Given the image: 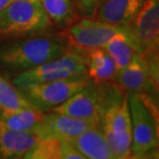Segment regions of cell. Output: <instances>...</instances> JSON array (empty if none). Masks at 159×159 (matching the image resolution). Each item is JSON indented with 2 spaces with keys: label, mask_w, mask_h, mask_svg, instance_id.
I'll return each mask as SVG.
<instances>
[{
  "label": "cell",
  "mask_w": 159,
  "mask_h": 159,
  "mask_svg": "<svg viewBox=\"0 0 159 159\" xmlns=\"http://www.w3.org/2000/svg\"><path fill=\"white\" fill-rule=\"evenodd\" d=\"M70 49L58 35H33L0 48V64L14 71H25L52 61Z\"/></svg>",
  "instance_id": "obj_1"
},
{
  "label": "cell",
  "mask_w": 159,
  "mask_h": 159,
  "mask_svg": "<svg viewBox=\"0 0 159 159\" xmlns=\"http://www.w3.org/2000/svg\"><path fill=\"white\" fill-rule=\"evenodd\" d=\"M52 25L39 0H14L0 11V40L39 35Z\"/></svg>",
  "instance_id": "obj_2"
},
{
  "label": "cell",
  "mask_w": 159,
  "mask_h": 159,
  "mask_svg": "<svg viewBox=\"0 0 159 159\" xmlns=\"http://www.w3.org/2000/svg\"><path fill=\"white\" fill-rule=\"evenodd\" d=\"M131 120V157H147L158 149V112L147 94L127 93Z\"/></svg>",
  "instance_id": "obj_3"
},
{
  "label": "cell",
  "mask_w": 159,
  "mask_h": 159,
  "mask_svg": "<svg viewBox=\"0 0 159 159\" xmlns=\"http://www.w3.org/2000/svg\"><path fill=\"white\" fill-rule=\"evenodd\" d=\"M99 126L115 159L131 157V120L127 93L113 91Z\"/></svg>",
  "instance_id": "obj_4"
},
{
  "label": "cell",
  "mask_w": 159,
  "mask_h": 159,
  "mask_svg": "<svg viewBox=\"0 0 159 159\" xmlns=\"http://www.w3.org/2000/svg\"><path fill=\"white\" fill-rule=\"evenodd\" d=\"M81 77H87L85 54L70 48L59 58L20 72L14 79V85L19 86Z\"/></svg>",
  "instance_id": "obj_5"
},
{
  "label": "cell",
  "mask_w": 159,
  "mask_h": 159,
  "mask_svg": "<svg viewBox=\"0 0 159 159\" xmlns=\"http://www.w3.org/2000/svg\"><path fill=\"white\" fill-rule=\"evenodd\" d=\"M103 85L90 82L82 90L78 91L67 100L49 112L82 119L95 125H99L113 93V91L107 93Z\"/></svg>",
  "instance_id": "obj_6"
},
{
  "label": "cell",
  "mask_w": 159,
  "mask_h": 159,
  "mask_svg": "<svg viewBox=\"0 0 159 159\" xmlns=\"http://www.w3.org/2000/svg\"><path fill=\"white\" fill-rule=\"evenodd\" d=\"M122 29L123 26H114L95 18L79 17L57 35L69 48L85 54L92 49L103 48L114 34Z\"/></svg>",
  "instance_id": "obj_7"
},
{
  "label": "cell",
  "mask_w": 159,
  "mask_h": 159,
  "mask_svg": "<svg viewBox=\"0 0 159 159\" xmlns=\"http://www.w3.org/2000/svg\"><path fill=\"white\" fill-rule=\"evenodd\" d=\"M91 81L87 77L19 85L16 88L43 112H49L82 90Z\"/></svg>",
  "instance_id": "obj_8"
},
{
  "label": "cell",
  "mask_w": 159,
  "mask_h": 159,
  "mask_svg": "<svg viewBox=\"0 0 159 159\" xmlns=\"http://www.w3.org/2000/svg\"><path fill=\"white\" fill-rule=\"evenodd\" d=\"M127 26L138 41L142 55L150 62L158 64L159 0H146Z\"/></svg>",
  "instance_id": "obj_9"
},
{
  "label": "cell",
  "mask_w": 159,
  "mask_h": 159,
  "mask_svg": "<svg viewBox=\"0 0 159 159\" xmlns=\"http://www.w3.org/2000/svg\"><path fill=\"white\" fill-rule=\"evenodd\" d=\"M114 82L122 90L132 93L157 92L158 64L150 62L142 54H138L128 65L118 70Z\"/></svg>",
  "instance_id": "obj_10"
},
{
  "label": "cell",
  "mask_w": 159,
  "mask_h": 159,
  "mask_svg": "<svg viewBox=\"0 0 159 159\" xmlns=\"http://www.w3.org/2000/svg\"><path fill=\"white\" fill-rule=\"evenodd\" d=\"M94 125L95 124L82 119H75L53 112H46L43 119L37 125L35 130L39 132L40 138L50 136L60 141L71 142L86 129Z\"/></svg>",
  "instance_id": "obj_11"
},
{
  "label": "cell",
  "mask_w": 159,
  "mask_h": 159,
  "mask_svg": "<svg viewBox=\"0 0 159 159\" xmlns=\"http://www.w3.org/2000/svg\"><path fill=\"white\" fill-rule=\"evenodd\" d=\"M146 0H103L95 19L114 26H125L133 20Z\"/></svg>",
  "instance_id": "obj_12"
},
{
  "label": "cell",
  "mask_w": 159,
  "mask_h": 159,
  "mask_svg": "<svg viewBox=\"0 0 159 159\" xmlns=\"http://www.w3.org/2000/svg\"><path fill=\"white\" fill-rule=\"evenodd\" d=\"M39 139L40 135L36 130L19 131L0 125V158H24Z\"/></svg>",
  "instance_id": "obj_13"
},
{
  "label": "cell",
  "mask_w": 159,
  "mask_h": 159,
  "mask_svg": "<svg viewBox=\"0 0 159 159\" xmlns=\"http://www.w3.org/2000/svg\"><path fill=\"white\" fill-rule=\"evenodd\" d=\"M103 49L115 62L118 70L128 65L135 55L142 54L138 41L130 32L127 25L123 26V29L120 32L111 37L104 44Z\"/></svg>",
  "instance_id": "obj_14"
},
{
  "label": "cell",
  "mask_w": 159,
  "mask_h": 159,
  "mask_svg": "<svg viewBox=\"0 0 159 159\" xmlns=\"http://www.w3.org/2000/svg\"><path fill=\"white\" fill-rule=\"evenodd\" d=\"M70 143L85 159H115L99 125L86 129Z\"/></svg>",
  "instance_id": "obj_15"
},
{
  "label": "cell",
  "mask_w": 159,
  "mask_h": 159,
  "mask_svg": "<svg viewBox=\"0 0 159 159\" xmlns=\"http://www.w3.org/2000/svg\"><path fill=\"white\" fill-rule=\"evenodd\" d=\"M25 159H85L70 142L55 138H40L27 152Z\"/></svg>",
  "instance_id": "obj_16"
},
{
  "label": "cell",
  "mask_w": 159,
  "mask_h": 159,
  "mask_svg": "<svg viewBox=\"0 0 159 159\" xmlns=\"http://www.w3.org/2000/svg\"><path fill=\"white\" fill-rule=\"evenodd\" d=\"M87 78L94 84L114 82L118 69L111 56L103 48L92 49L85 53Z\"/></svg>",
  "instance_id": "obj_17"
},
{
  "label": "cell",
  "mask_w": 159,
  "mask_h": 159,
  "mask_svg": "<svg viewBox=\"0 0 159 159\" xmlns=\"http://www.w3.org/2000/svg\"><path fill=\"white\" fill-rule=\"evenodd\" d=\"M44 113L46 112L36 107L22 109L6 114L0 113V125L19 131L35 130L37 125L43 119Z\"/></svg>",
  "instance_id": "obj_18"
},
{
  "label": "cell",
  "mask_w": 159,
  "mask_h": 159,
  "mask_svg": "<svg viewBox=\"0 0 159 159\" xmlns=\"http://www.w3.org/2000/svg\"><path fill=\"white\" fill-rule=\"evenodd\" d=\"M51 23L56 26H67L79 18L72 0H39Z\"/></svg>",
  "instance_id": "obj_19"
},
{
  "label": "cell",
  "mask_w": 159,
  "mask_h": 159,
  "mask_svg": "<svg viewBox=\"0 0 159 159\" xmlns=\"http://www.w3.org/2000/svg\"><path fill=\"white\" fill-rule=\"evenodd\" d=\"M28 107H35L20 91L0 75V113L6 114Z\"/></svg>",
  "instance_id": "obj_20"
},
{
  "label": "cell",
  "mask_w": 159,
  "mask_h": 159,
  "mask_svg": "<svg viewBox=\"0 0 159 159\" xmlns=\"http://www.w3.org/2000/svg\"><path fill=\"white\" fill-rule=\"evenodd\" d=\"M103 0H77L75 2L78 14L87 18H94L98 6Z\"/></svg>",
  "instance_id": "obj_21"
},
{
  "label": "cell",
  "mask_w": 159,
  "mask_h": 159,
  "mask_svg": "<svg viewBox=\"0 0 159 159\" xmlns=\"http://www.w3.org/2000/svg\"><path fill=\"white\" fill-rule=\"evenodd\" d=\"M12 1H14V0H0V11H1L2 9H4L7 5L11 4Z\"/></svg>",
  "instance_id": "obj_22"
},
{
  "label": "cell",
  "mask_w": 159,
  "mask_h": 159,
  "mask_svg": "<svg viewBox=\"0 0 159 159\" xmlns=\"http://www.w3.org/2000/svg\"><path fill=\"white\" fill-rule=\"evenodd\" d=\"M72 1H74V2H75V1H77V0H72Z\"/></svg>",
  "instance_id": "obj_23"
}]
</instances>
